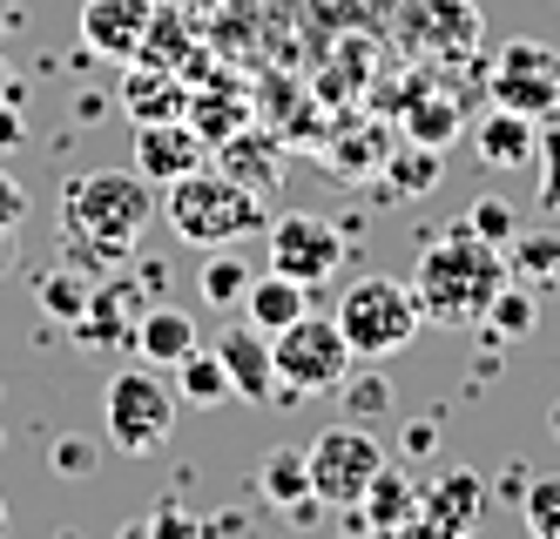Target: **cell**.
I'll return each mask as SVG.
<instances>
[{"label":"cell","mask_w":560,"mask_h":539,"mask_svg":"<svg viewBox=\"0 0 560 539\" xmlns=\"http://www.w3.org/2000/svg\"><path fill=\"white\" fill-rule=\"evenodd\" d=\"M14 27V8H8V0H0V34H8Z\"/></svg>","instance_id":"41"},{"label":"cell","mask_w":560,"mask_h":539,"mask_svg":"<svg viewBox=\"0 0 560 539\" xmlns=\"http://www.w3.org/2000/svg\"><path fill=\"white\" fill-rule=\"evenodd\" d=\"M479 513H487V485H479V472H466V466L419 485V532H472Z\"/></svg>","instance_id":"14"},{"label":"cell","mask_w":560,"mask_h":539,"mask_svg":"<svg viewBox=\"0 0 560 539\" xmlns=\"http://www.w3.org/2000/svg\"><path fill=\"white\" fill-rule=\"evenodd\" d=\"M472 149H479V162H487V169H527V162L540 155V121L493 102V115L472 121Z\"/></svg>","instance_id":"16"},{"label":"cell","mask_w":560,"mask_h":539,"mask_svg":"<svg viewBox=\"0 0 560 539\" xmlns=\"http://www.w3.org/2000/svg\"><path fill=\"white\" fill-rule=\"evenodd\" d=\"M27 210H34V202H27V189H21L8 169H0V223L14 230V223H27Z\"/></svg>","instance_id":"35"},{"label":"cell","mask_w":560,"mask_h":539,"mask_svg":"<svg viewBox=\"0 0 560 539\" xmlns=\"http://www.w3.org/2000/svg\"><path fill=\"white\" fill-rule=\"evenodd\" d=\"M0 102H27V89H21L14 68H8V55H0Z\"/></svg>","instance_id":"39"},{"label":"cell","mask_w":560,"mask_h":539,"mask_svg":"<svg viewBox=\"0 0 560 539\" xmlns=\"http://www.w3.org/2000/svg\"><path fill=\"white\" fill-rule=\"evenodd\" d=\"M432 445H439V425H432V419H412V425H406V452H412V459H425Z\"/></svg>","instance_id":"38"},{"label":"cell","mask_w":560,"mask_h":539,"mask_svg":"<svg viewBox=\"0 0 560 539\" xmlns=\"http://www.w3.org/2000/svg\"><path fill=\"white\" fill-rule=\"evenodd\" d=\"M210 155H217V169H223V176H236V183H244V189H257V196H277V183H284V162H277V142H270V136H257L250 121H244L236 136H223Z\"/></svg>","instance_id":"17"},{"label":"cell","mask_w":560,"mask_h":539,"mask_svg":"<svg viewBox=\"0 0 560 539\" xmlns=\"http://www.w3.org/2000/svg\"><path fill=\"white\" fill-rule=\"evenodd\" d=\"M8 257H14V230L0 223V270H8Z\"/></svg>","instance_id":"40"},{"label":"cell","mask_w":560,"mask_h":539,"mask_svg":"<svg viewBox=\"0 0 560 539\" xmlns=\"http://www.w3.org/2000/svg\"><path fill=\"white\" fill-rule=\"evenodd\" d=\"M89 466H95V452H89V445H74V438L55 445V472H89Z\"/></svg>","instance_id":"37"},{"label":"cell","mask_w":560,"mask_h":539,"mask_svg":"<svg viewBox=\"0 0 560 539\" xmlns=\"http://www.w3.org/2000/svg\"><path fill=\"white\" fill-rule=\"evenodd\" d=\"M257 492H264L277 513H291V506L317 500V492H311V466H304V452L270 445V452H264V466H257Z\"/></svg>","instance_id":"22"},{"label":"cell","mask_w":560,"mask_h":539,"mask_svg":"<svg viewBox=\"0 0 560 539\" xmlns=\"http://www.w3.org/2000/svg\"><path fill=\"white\" fill-rule=\"evenodd\" d=\"M270 270H284L298 277L304 290L317 283H331L345 270V236L331 216H317V210H284V216H270Z\"/></svg>","instance_id":"8"},{"label":"cell","mask_w":560,"mask_h":539,"mask_svg":"<svg viewBox=\"0 0 560 539\" xmlns=\"http://www.w3.org/2000/svg\"><path fill=\"white\" fill-rule=\"evenodd\" d=\"M338 330H345V344L358 364H378V358H398L412 338H419V297H412V283H398V277H358L345 283V297H338Z\"/></svg>","instance_id":"4"},{"label":"cell","mask_w":560,"mask_h":539,"mask_svg":"<svg viewBox=\"0 0 560 539\" xmlns=\"http://www.w3.org/2000/svg\"><path fill=\"white\" fill-rule=\"evenodd\" d=\"M21 136H27L21 102H0V149H21Z\"/></svg>","instance_id":"36"},{"label":"cell","mask_w":560,"mask_h":539,"mask_svg":"<svg viewBox=\"0 0 560 539\" xmlns=\"http://www.w3.org/2000/svg\"><path fill=\"white\" fill-rule=\"evenodd\" d=\"M493 102L534 115V121L560 115V55L547 40H506L493 61Z\"/></svg>","instance_id":"9"},{"label":"cell","mask_w":560,"mask_h":539,"mask_svg":"<svg viewBox=\"0 0 560 539\" xmlns=\"http://www.w3.org/2000/svg\"><path fill=\"white\" fill-rule=\"evenodd\" d=\"M155 216H163L183 243H196V250H230V243H244V236H257L270 223L264 216V196L244 189L236 176H223L217 162H203V169L163 183Z\"/></svg>","instance_id":"3"},{"label":"cell","mask_w":560,"mask_h":539,"mask_svg":"<svg viewBox=\"0 0 560 539\" xmlns=\"http://www.w3.org/2000/svg\"><path fill=\"white\" fill-rule=\"evenodd\" d=\"M493 330L500 344H520V338H534V324H540V304H534V283H520V277H506L500 283V297L487 304V317H479Z\"/></svg>","instance_id":"25"},{"label":"cell","mask_w":560,"mask_h":539,"mask_svg":"<svg viewBox=\"0 0 560 539\" xmlns=\"http://www.w3.org/2000/svg\"><path fill=\"white\" fill-rule=\"evenodd\" d=\"M406 40H419L432 55H472L479 48V0H412Z\"/></svg>","instance_id":"15"},{"label":"cell","mask_w":560,"mask_h":539,"mask_svg":"<svg viewBox=\"0 0 560 539\" xmlns=\"http://www.w3.org/2000/svg\"><path fill=\"white\" fill-rule=\"evenodd\" d=\"M155 0H82V48L95 61H136L142 34H149Z\"/></svg>","instance_id":"11"},{"label":"cell","mask_w":560,"mask_h":539,"mask_svg":"<svg viewBox=\"0 0 560 539\" xmlns=\"http://www.w3.org/2000/svg\"><path fill=\"white\" fill-rule=\"evenodd\" d=\"M102 432H108L115 452H129V459L163 452L170 432H176V385H170L155 364L115 371L108 391H102Z\"/></svg>","instance_id":"5"},{"label":"cell","mask_w":560,"mask_h":539,"mask_svg":"<svg viewBox=\"0 0 560 539\" xmlns=\"http://www.w3.org/2000/svg\"><path fill=\"white\" fill-rule=\"evenodd\" d=\"M270 364H277V398L298 405V398H325L345 385V371L358 364L338 317H298L284 330H270Z\"/></svg>","instance_id":"6"},{"label":"cell","mask_w":560,"mask_h":539,"mask_svg":"<svg viewBox=\"0 0 560 539\" xmlns=\"http://www.w3.org/2000/svg\"><path fill=\"white\" fill-rule=\"evenodd\" d=\"M534 162H540V210L560 216V129L540 136V155H534Z\"/></svg>","instance_id":"33"},{"label":"cell","mask_w":560,"mask_h":539,"mask_svg":"<svg viewBox=\"0 0 560 539\" xmlns=\"http://www.w3.org/2000/svg\"><path fill=\"white\" fill-rule=\"evenodd\" d=\"M439 169H446V162H439V149H425V142H412L406 155H385V183L398 196H425L439 183Z\"/></svg>","instance_id":"29"},{"label":"cell","mask_w":560,"mask_h":539,"mask_svg":"<svg viewBox=\"0 0 560 539\" xmlns=\"http://www.w3.org/2000/svg\"><path fill=\"white\" fill-rule=\"evenodd\" d=\"M250 277L257 270L236 257V250H210V263L196 270V290H203L210 310H236V304H244V290H250Z\"/></svg>","instance_id":"26"},{"label":"cell","mask_w":560,"mask_h":539,"mask_svg":"<svg viewBox=\"0 0 560 539\" xmlns=\"http://www.w3.org/2000/svg\"><path fill=\"white\" fill-rule=\"evenodd\" d=\"M304 466H311V492H317V500L345 513V506L365 500L372 472L385 466V445L372 438V425L345 419V425H325V432L304 445Z\"/></svg>","instance_id":"7"},{"label":"cell","mask_w":560,"mask_h":539,"mask_svg":"<svg viewBox=\"0 0 560 539\" xmlns=\"http://www.w3.org/2000/svg\"><path fill=\"white\" fill-rule=\"evenodd\" d=\"M142 532H203V519H196V513H183V506H155L149 519L122 526V539H142Z\"/></svg>","instance_id":"34"},{"label":"cell","mask_w":560,"mask_h":539,"mask_svg":"<svg viewBox=\"0 0 560 539\" xmlns=\"http://www.w3.org/2000/svg\"><path fill=\"white\" fill-rule=\"evenodd\" d=\"M34 297H42V310H48L55 324H74V317L89 310V277L61 263V270H48L42 283H34Z\"/></svg>","instance_id":"28"},{"label":"cell","mask_w":560,"mask_h":539,"mask_svg":"<svg viewBox=\"0 0 560 539\" xmlns=\"http://www.w3.org/2000/svg\"><path fill=\"white\" fill-rule=\"evenodd\" d=\"M345 526L351 532H419V479H406L385 459L365 485V500L345 506Z\"/></svg>","instance_id":"12"},{"label":"cell","mask_w":560,"mask_h":539,"mask_svg":"<svg viewBox=\"0 0 560 539\" xmlns=\"http://www.w3.org/2000/svg\"><path fill=\"white\" fill-rule=\"evenodd\" d=\"M459 136H466V108H459V95H412V108H406V142H425V149L446 155Z\"/></svg>","instance_id":"23"},{"label":"cell","mask_w":560,"mask_h":539,"mask_svg":"<svg viewBox=\"0 0 560 539\" xmlns=\"http://www.w3.org/2000/svg\"><path fill=\"white\" fill-rule=\"evenodd\" d=\"M466 230H472V236H487V243H500V250H506V243L520 236V223H513V202H500V196H479L472 210H466Z\"/></svg>","instance_id":"32"},{"label":"cell","mask_w":560,"mask_h":539,"mask_svg":"<svg viewBox=\"0 0 560 539\" xmlns=\"http://www.w3.org/2000/svg\"><path fill=\"white\" fill-rule=\"evenodd\" d=\"M223 371H230V398H244V405H277V364H270V338L244 317V324H230L223 330V344H217Z\"/></svg>","instance_id":"13"},{"label":"cell","mask_w":560,"mask_h":539,"mask_svg":"<svg viewBox=\"0 0 560 539\" xmlns=\"http://www.w3.org/2000/svg\"><path fill=\"white\" fill-rule=\"evenodd\" d=\"M183 102H189L183 74H170V68H149V61H129V74H122V108H129L136 121L183 115Z\"/></svg>","instance_id":"19"},{"label":"cell","mask_w":560,"mask_h":539,"mask_svg":"<svg viewBox=\"0 0 560 539\" xmlns=\"http://www.w3.org/2000/svg\"><path fill=\"white\" fill-rule=\"evenodd\" d=\"M0 532H8V506H0Z\"/></svg>","instance_id":"43"},{"label":"cell","mask_w":560,"mask_h":539,"mask_svg":"<svg viewBox=\"0 0 560 539\" xmlns=\"http://www.w3.org/2000/svg\"><path fill=\"white\" fill-rule=\"evenodd\" d=\"M155 216V183L136 169H95L61 196V263L82 277L122 270L142 223Z\"/></svg>","instance_id":"1"},{"label":"cell","mask_w":560,"mask_h":539,"mask_svg":"<svg viewBox=\"0 0 560 539\" xmlns=\"http://www.w3.org/2000/svg\"><path fill=\"white\" fill-rule=\"evenodd\" d=\"M136 351H142V364L170 371L183 351H196V317H189V310H170V304L142 310V324H136Z\"/></svg>","instance_id":"20"},{"label":"cell","mask_w":560,"mask_h":539,"mask_svg":"<svg viewBox=\"0 0 560 539\" xmlns=\"http://www.w3.org/2000/svg\"><path fill=\"white\" fill-rule=\"evenodd\" d=\"M506 270L520 283H560V236L553 230H527L506 243Z\"/></svg>","instance_id":"27"},{"label":"cell","mask_w":560,"mask_h":539,"mask_svg":"<svg viewBox=\"0 0 560 539\" xmlns=\"http://www.w3.org/2000/svg\"><path fill=\"white\" fill-rule=\"evenodd\" d=\"M553 438H560V405H553Z\"/></svg>","instance_id":"42"},{"label":"cell","mask_w":560,"mask_h":539,"mask_svg":"<svg viewBox=\"0 0 560 539\" xmlns=\"http://www.w3.org/2000/svg\"><path fill=\"white\" fill-rule=\"evenodd\" d=\"M210 162V142L189 129V115H163V121H136V176H149L155 189L203 169Z\"/></svg>","instance_id":"10"},{"label":"cell","mask_w":560,"mask_h":539,"mask_svg":"<svg viewBox=\"0 0 560 539\" xmlns=\"http://www.w3.org/2000/svg\"><path fill=\"white\" fill-rule=\"evenodd\" d=\"M338 391H345V419H358V425H372V419H378V411L392 405V391H385V378H378V371H358V364L345 371V385H338Z\"/></svg>","instance_id":"31"},{"label":"cell","mask_w":560,"mask_h":539,"mask_svg":"<svg viewBox=\"0 0 560 539\" xmlns=\"http://www.w3.org/2000/svg\"><path fill=\"white\" fill-rule=\"evenodd\" d=\"M506 250L487 236H472L466 223H453L439 243H425V257L412 270V297H419V317L439 324V330H466L487 317V304L500 297L506 283Z\"/></svg>","instance_id":"2"},{"label":"cell","mask_w":560,"mask_h":539,"mask_svg":"<svg viewBox=\"0 0 560 539\" xmlns=\"http://www.w3.org/2000/svg\"><path fill=\"white\" fill-rule=\"evenodd\" d=\"M520 519H527L534 539H560V472L527 479V492H520Z\"/></svg>","instance_id":"30"},{"label":"cell","mask_w":560,"mask_h":539,"mask_svg":"<svg viewBox=\"0 0 560 539\" xmlns=\"http://www.w3.org/2000/svg\"><path fill=\"white\" fill-rule=\"evenodd\" d=\"M183 115H189V129L203 136L210 149H217L223 136H236V129H244V121H250V102L236 95V89H223V81H210V89H189Z\"/></svg>","instance_id":"21"},{"label":"cell","mask_w":560,"mask_h":539,"mask_svg":"<svg viewBox=\"0 0 560 539\" xmlns=\"http://www.w3.org/2000/svg\"><path fill=\"white\" fill-rule=\"evenodd\" d=\"M311 310V290L298 283V277H284V270H257L250 277V290H244V317L264 330V338H270V330H284V324H298Z\"/></svg>","instance_id":"18"},{"label":"cell","mask_w":560,"mask_h":539,"mask_svg":"<svg viewBox=\"0 0 560 539\" xmlns=\"http://www.w3.org/2000/svg\"><path fill=\"white\" fill-rule=\"evenodd\" d=\"M170 371H176V398H183V405H196V411H210V405H223V398H230V371H223V358H217V351H183Z\"/></svg>","instance_id":"24"}]
</instances>
